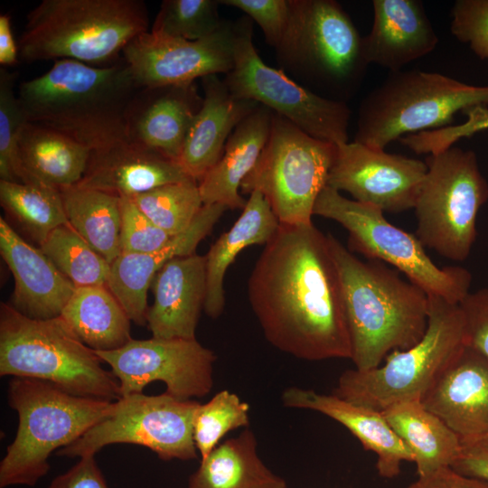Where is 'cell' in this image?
Returning <instances> with one entry per match:
<instances>
[{
	"label": "cell",
	"instance_id": "6da1fadb",
	"mask_svg": "<svg viewBox=\"0 0 488 488\" xmlns=\"http://www.w3.org/2000/svg\"><path fill=\"white\" fill-rule=\"evenodd\" d=\"M265 338L305 361L351 359L342 285L327 236L313 223L279 227L248 281Z\"/></svg>",
	"mask_w": 488,
	"mask_h": 488
},
{
	"label": "cell",
	"instance_id": "7a4b0ae2",
	"mask_svg": "<svg viewBox=\"0 0 488 488\" xmlns=\"http://www.w3.org/2000/svg\"><path fill=\"white\" fill-rule=\"evenodd\" d=\"M139 89L123 59L106 67L61 59L21 82L17 95L28 122L96 150L126 138L127 110Z\"/></svg>",
	"mask_w": 488,
	"mask_h": 488
},
{
	"label": "cell",
	"instance_id": "3957f363",
	"mask_svg": "<svg viewBox=\"0 0 488 488\" xmlns=\"http://www.w3.org/2000/svg\"><path fill=\"white\" fill-rule=\"evenodd\" d=\"M337 267L355 369L380 366L395 350L415 345L428 323V294L379 260L362 261L327 234Z\"/></svg>",
	"mask_w": 488,
	"mask_h": 488
},
{
	"label": "cell",
	"instance_id": "277c9868",
	"mask_svg": "<svg viewBox=\"0 0 488 488\" xmlns=\"http://www.w3.org/2000/svg\"><path fill=\"white\" fill-rule=\"evenodd\" d=\"M148 27L142 0H42L26 15L19 59L106 67L118 62L124 48Z\"/></svg>",
	"mask_w": 488,
	"mask_h": 488
},
{
	"label": "cell",
	"instance_id": "5b68a950",
	"mask_svg": "<svg viewBox=\"0 0 488 488\" xmlns=\"http://www.w3.org/2000/svg\"><path fill=\"white\" fill-rule=\"evenodd\" d=\"M60 315L30 318L0 305V375L49 382L79 397L116 401L119 383Z\"/></svg>",
	"mask_w": 488,
	"mask_h": 488
},
{
	"label": "cell",
	"instance_id": "8992f818",
	"mask_svg": "<svg viewBox=\"0 0 488 488\" xmlns=\"http://www.w3.org/2000/svg\"><path fill=\"white\" fill-rule=\"evenodd\" d=\"M8 404L15 437L0 463V488L34 486L50 471L49 457L110 416L115 401L79 397L39 380L14 377Z\"/></svg>",
	"mask_w": 488,
	"mask_h": 488
},
{
	"label": "cell",
	"instance_id": "52a82bcc",
	"mask_svg": "<svg viewBox=\"0 0 488 488\" xmlns=\"http://www.w3.org/2000/svg\"><path fill=\"white\" fill-rule=\"evenodd\" d=\"M428 323L413 346L395 350L383 364L343 371L333 394L382 412L408 400H421L440 374L467 345L459 304L428 295Z\"/></svg>",
	"mask_w": 488,
	"mask_h": 488
},
{
	"label": "cell",
	"instance_id": "ba28073f",
	"mask_svg": "<svg viewBox=\"0 0 488 488\" xmlns=\"http://www.w3.org/2000/svg\"><path fill=\"white\" fill-rule=\"evenodd\" d=\"M488 107V85L419 70L389 72L361 102L354 141L384 150L393 141L451 126L458 112Z\"/></svg>",
	"mask_w": 488,
	"mask_h": 488
},
{
	"label": "cell",
	"instance_id": "9c48e42d",
	"mask_svg": "<svg viewBox=\"0 0 488 488\" xmlns=\"http://www.w3.org/2000/svg\"><path fill=\"white\" fill-rule=\"evenodd\" d=\"M291 14L276 49L278 63L345 101L360 88L370 65L361 37L349 14L333 0H290Z\"/></svg>",
	"mask_w": 488,
	"mask_h": 488
},
{
	"label": "cell",
	"instance_id": "30bf717a",
	"mask_svg": "<svg viewBox=\"0 0 488 488\" xmlns=\"http://www.w3.org/2000/svg\"><path fill=\"white\" fill-rule=\"evenodd\" d=\"M427 171L415 203L416 236L442 257L464 261L476 239L480 208L488 183L472 150L457 146L426 159Z\"/></svg>",
	"mask_w": 488,
	"mask_h": 488
},
{
	"label": "cell",
	"instance_id": "8fae6325",
	"mask_svg": "<svg viewBox=\"0 0 488 488\" xmlns=\"http://www.w3.org/2000/svg\"><path fill=\"white\" fill-rule=\"evenodd\" d=\"M314 214L340 223L349 232L352 251L395 267L428 295L459 304L470 292L472 275L467 269L437 267L416 235L392 225L374 206L347 199L325 186L316 199Z\"/></svg>",
	"mask_w": 488,
	"mask_h": 488
},
{
	"label": "cell",
	"instance_id": "7c38bea8",
	"mask_svg": "<svg viewBox=\"0 0 488 488\" xmlns=\"http://www.w3.org/2000/svg\"><path fill=\"white\" fill-rule=\"evenodd\" d=\"M335 154V144L307 135L273 112L267 141L240 192H261L281 224H310Z\"/></svg>",
	"mask_w": 488,
	"mask_h": 488
},
{
	"label": "cell",
	"instance_id": "4fadbf2b",
	"mask_svg": "<svg viewBox=\"0 0 488 488\" xmlns=\"http://www.w3.org/2000/svg\"><path fill=\"white\" fill-rule=\"evenodd\" d=\"M234 65L223 79L237 98L268 108L307 135L335 145L348 141L351 109L345 101L317 94L266 64L253 43L252 22H236Z\"/></svg>",
	"mask_w": 488,
	"mask_h": 488
},
{
	"label": "cell",
	"instance_id": "5bb4252c",
	"mask_svg": "<svg viewBox=\"0 0 488 488\" xmlns=\"http://www.w3.org/2000/svg\"><path fill=\"white\" fill-rule=\"evenodd\" d=\"M199 402L181 400L164 392L135 393L115 401L113 413L80 438L57 451L67 457L95 455L113 444L149 448L164 461L197 458L193 418Z\"/></svg>",
	"mask_w": 488,
	"mask_h": 488
},
{
	"label": "cell",
	"instance_id": "9a60e30c",
	"mask_svg": "<svg viewBox=\"0 0 488 488\" xmlns=\"http://www.w3.org/2000/svg\"><path fill=\"white\" fill-rule=\"evenodd\" d=\"M119 383L121 397L143 393L162 381L166 391L181 400L202 398L213 385L214 352L195 339H132L113 351L96 352Z\"/></svg>",
	"mask_w": 488,
	"mask_h": 488
},
{
	"label": "cell",
	"instance_id": "2e32d148",
	"mask_svg": "<svg viewBox=\"0 0 488 488\" xmlns=\"http://www.w3.org/2000/svg\"><path fill=\"white\" fill-rule=\"evenodd\" d=\"M236 35V23L227 21L197 41L147 31L124 48L122 59L139 88L188 84L232 70Z\"/></svg>",
	"mask_w": 488,
	"mask_h": 488
},
{
	"label": "cell",
	"instance_id": "e0dca14e",
	"mask_svg": "<svg viewBox=\"0 0 488 488\" xmlns=\"http://www.w3.org/2000/svg\"><path fill=\"white\" fill-rule=\"evenodd\" d=\"M427 171L421 160L346 142L336 145L326 186L383 212L399 213L415 207Z\"/></svg>",
	"mask_w": 488,
	"mask_h": 488
},
{
	"label": "cell",
	"instance_id": "ac0fdd59",
	"mask_svg": "<svg viewBox=\"0 0 488 488\" xmlns=\"http://www.w3.org/2000/svg\"><path fill=\"white\" fill-rule=\"evenodd\" d=\"M203 98L195 82L140 88L126 114V138L178 163Z\"/></svg>",
	"mask_w": 488,
	"mask_h": 488
},
{
	"label": "cell",
	"instance_id": "d6986e66",
	"mask_svg": "<svg viewBox=\"0 0 488 488\" xmlns=\"http://www.w3.org/2000/svg\"><path fill=\"white\" fill-rule=\"evenodd\" d=\"M421 402L462 444L488 434V359L466 345Z\"/></svg>",
	"mask_w": 488,
	"mask_h": 488
},
{
	"label": "cell",
	"instance_id": "ffe728a7",
	"mask_svg": "<svg viewBox=\"0 0 488 488\" xmlns=\"http://www.w3.org/2000/svg\"><path fill=\"white\" fill-rule=\"evenodd\" d=\"M228 210L221 204H203L191 225L173 236L161 249L144 254L121 253L112 263L107 286L132 322L146 324L147 291L156 273L170 260L195 253Z\"/></svg>",
	"mask_w": 488,
	"mask_h": 488
},
{
	"label": "cell",
	"instance_id": "44dd1931",
	"mask_svg": "<svg viewBox=\"0 0 488 488\" xmlns=\"http://www.w3.org/2000/svg\"><path fill=\"white\" fill-rule=\"evenodd\" d=\"M0 253L14 278L9 304L30 318L60 316L76 286L3 216L0 217Z\"/></svg>",
	"mask_w": 488,
	"mask_h": 488
},
{
	"label": "cell",
	"instance_id": "7402d4cb",
	"mask_svg": "<svg viewBox=\"0 0 488 488\" xmlns=\"http://www.w3.org/2000/svg\"><path fill=\"white\" fill-rule=\"evenodd\" d=\"M191 179L177 162L124 138L92 150L77 185L130 198Z\"/></svg>",
	"mask_w": 488,
	"mask_h": 488
},
{
	"label": "cell",
	"instance_id": "603a6c76",
	"mask_svg": "<svg viewBox=\"0 0 488 488\" xmlns=\"http://www.w3.org/2000/svg\"><path fill=\"white\" fill-rule=\"evenodd\" d=\"M154 301L146 324L152 337L195 339L206 298L205 256L196 253L167 262L152 282Z\"/></svg>",
	"mask_w": 488,
	"mask_h": 488
},
{
	"label": "cell",
	"instance_id": "cb8c5ba5",
	"mask_svg": "<svg viewBox=\"0 0 488 488\" xmlns=\"http://www.w3.org/2000/svg\"><path fill=\"white\" fill-rule=\"evenodd\" d=\"M365 58L390 72L430 53L439 39L419 0H373Z\"/></svg>",
	"mask_w": 488,
	"mask_h": 488
},
{
	"label": "cell",
	"instance_id": "d4e9b609",
	"mask_svg": "<svg viewBox=\"0 0 488 488\" xmlns=\"http://www.w3.org/2000/svg\"><path fill=\"white\" fill-rule=\"evenodd\" d=\"M286 407L322 413L345 427L362 445L377 455L376 468L382 478L400 473L403 462H414L408 448L393 431L382 412L358 405L333 394L290 387L282 394Z\"/></svg>",
	"mask_w": 488,
	"mask_h": 488
},
{
	"label": "cell",
	"instance_id": "484cf974",
	"mask_svg": "<svg viewBox=\"0 0 488 488\" xmlns=\"http://www.w3.org/2000/svg\"><path fill=\"white\" fill-rule=\"evenodd\" d=\"M202 104L190 127L178 164L198 183L218 163L236 127L258 106L235 97L218 75L201 79Z\"/></svg>",
	"mask_w": 488,
	"mask_h": 488
},
{
	"label": "cell",
	"instance_id": "4316f807",
	"mask_svg": "<svg viewBox=\"0 0 488 488\" xmlns=\"http://www.w3.org/2000/svg\"><path fill=\"white\" fill-rule=\"evenodd\" d=\"M273 112L259 105L233 130L218 163L198 183L203 204L242 209L243 180L254 168L269 136Z\"/></svg>",
	"mask_w": 488,
	"mask_h": 488
},
{
	"label": "cell",
	"instance_id": "83f0119b",
	"mask_svg": "<svg viewBox=\"0 0 488 488\" xmlns=\"http://www.w3.org/2000/svg\"><path fill=\"white\" fill-rule=\"evenodd\" d=\"M279 221L264 195L254 191L231 228L222 233L205 255L206 298L204 311L211 318L223 312V287L227 269L239 253L252 245L267 244L277 232Z\"/></svg>",
	"mask_w": 488,
	"mask_h": 488
},
{
	"label": "cell",
	"instance_id": "f1b7e54d",
	"mask_svg": "<svg viewBox=\"0 0 488 488\" xmlns=\"http://www.w3.org/2000/svg\"><path fill=\"white\" fill-rule=\"evenodd\" d=\"M382 414L412 454L418 476L451 467L459 455L460 437L421 400L392 405Z\"/></svg>",
	"mask_w": 488,
	"mask_h": 488
},
{
	"label": "cell",
	"instance_id": "f546056e",
	"mask_svg": "<svg viewBox=\"0 0 488 488\" xmlns=\"http://www.w3.org/2000/svg\"><path fill=\"white\" fill-rule=\"evenodd\" d=\"M91 149L49 127L27 122L18 138V152L28 174L58 189L78 184Z\"/></svg>",
	"mask_w": 488,
	"mask_h": 488
},
{
	"label": "cell",
	"instance_id": "4dcf8cb0",
	"mask_svg": "<svg viewBox=\"0 0 488 488\" xmlns=\"http://www.w3.org/2000/svg\"><path fill=\"white\" fill-rule=\"evenodd\" d=\"M188 488H288L286 482L271 472L257 453V440L250 429L219 444L201 460L190 476Z\"/></svg>",
	"mask_w": 488,
	"mask_h": 488
},
{
	"label": "cell",
	"instance_id": "1f68e13d",
	"mask_svg": "<svg viewBox=\"0 0 488 488\" xmlns=\"http://www.w3.org/2000/svg\"><path fill=\"white\" fill-rule=\"evenodd\" d=\"M61 316L95 352L117 350L133 339L131 320L107 286L76 287Z\"/></svg>",
	"mask_w": 488,
	"mask_h": 488
},
{
	"label": "cell",
	"instance_id": "d6a6232c",
	"mask_svg": "<svg viewBox=\"0 0 488 488\" xmlns=\"http://www.w3.org/2000/svg\"><path fill=\"white\" fill-rule=\"evenodd\" d=\"M69 224L110 264L120 255V197L72 185L60 188Z\"/></svg>",
	"mask_w": 488,
	"mask_h": 488
},
{
	"label": "cell",
	"instance_id": "836d02e7",
	"mask_svg": "<svg viewBox=\"0 0 488 488\" xmlns=\"http://www.w3.org/2000/svg\"><path fill=\"white\" fill-rule=\"evenodd\" d=\"M0 203L6 215L39 246L52 230L69 223L60 190L41 181L0 180Z\"/></svg>",
	"mask_w": 488,
	"mask_h": 488
},
{
	"label": "cell",
	"instance_id": "e575fe53",
	"mask_svg": "<svg viewBox=\"0 0 488 488\" xmlns=\"http://www.w3.org/2000/svg\"><path fill=\"white\" fill-rule=\"evenodd\" d=\"M39 249L76 287L108 285L111 264L69 223L52 230Z\"/></svg>",
	"mask_w": 488,
	"mask_h": 488
},
{
	"label": "cell",
	"instance_id": "d590c367",
	"mask_svg": "<svg viewBox=\"0 0 488 488\" xmlns=\"http://www.w3.org/2000/svg\"><path fill=\"white\" fill-rule=\"evenodd\" d=\"M130 199L171 237L185 230L203 206L198 182L193 179L159 186Z\"/></svg>",
	"mask_w": 488,
	"mask_h": 488
},
{
	"label": "cell",
	"instance_id": "8d00e7d4",
	"mask_svg": "<svg viewBox=\"0 0 488 488\" xmlns=\"http://www.w3.org/2000/svg\"><path fill=\"white\" fill-rule=\"evenodd\" d=\"M15 71L0 70V180L30 183L37 179L25 170L18 152V138L28 122L14 85Z\"/></svg>",
	"mask_w": 488,
	"mask_h": 488
},
{
	"label": "cell",
	"instance_id": "74e56055",
	"mask_svg": "<svg viewBox=\"0 0 488 488\" xmlns=\"http://www.w3.org/2000/svg\"><path fill=\"white\" fill-rule=\"evenodd\" d=\"M249 410L247 402L226 389L199 404L193 418V438L201 460L211 453L228 432L249 426Z\"/></svg>",
	"mask_w": 488,
	"mask_h": 488
},
{
	"label": "cell",
	"instance_id": "f35d334b",
	"mask_svg": "<svg viewBox=\"0 0 488 488\" xmlns=\"http://www.w3.org/2000/svg\"><path fill=\"white\" fill-rule=\"evenodd\" d=\"M220 5L217 0H164L150 31L188 41L205 38L223 23Z\"/></svg>",
	"mask_w": 488,
	"mask_h": 488
},
{
	"label": "cell",
	"instance_id": "ab89813d",
	"mask_svg": "<svg viewBox=\"0 0 488 488\" xmlns=\"http://www.w3.org/2000/svg\"><path fill=\"white\" fill-rule=\"evenodd\" d=\"M463 114L466 116V120L462 124L408 135L399 141L416 154L436 155L455 145L461 138L488 129L487 106H476L465 110Z\"/></svg>",
	"mask_w": 488,
	"mask_h": 488
},
{
	"label": "cell",
	"instance_id": "60d3db41",
	"mask_svg": "<svg viewBox=\"0 0 488 488\" xmlns=\"http://www.w3.org/2000/svg\"><path fill=\"white\" fill-rule=\"evenodd\" d=\"M120 211L121 253L153 252L164 247L172 238L145 216L130 198L120 197Z\"/></svg>",
	"mask_w": 488,
	"mask_h": 488
},
{
	"label": "cell",
	"instance_id": "b9f144b4",
	"mask_svg": "<svg viewBox=\"0 0 488 488\" xmlns=\"http://www.w3.org/2000/svg\"><path fill=\"white\" fill-rule=\"evenodd\" d=\"M450 15L451 33L478 58L488 59V0H456Z\"/></svg>",
	"mask_w": 488,
	"mask_h": 488
},
{
	"label": "cell",
	"instance_id": "7bdbcfd3",
	"mask_svg": "<svg viewBox=\"0 0 488 488\" xmlns=\"http://www.w3.org/2000/svg\"><path fill=\"white\" fill-rule=\"evenodd\" d=\"M220 3L244 12L260 27L266 42L275 50L278 47L288 26L290 0H221Z\"/></svg>",
	"mask_w": 488,
	"mask_h": 488
},
{
	"label": "cell",
	"instance_id": "ee69618b",
	"mask_svg": "<svg viewBox=\"0 0 488 488\" xmlns=\"http://www.w3.org/2000/svg\"><path fill=\"white\" fill-rule=\"evenodd\" d=\"M459 306L465 319L466 344L488 359V288L469 292Z\"/></svg>",
	"mask_w": 488,
	"mask_h": 488
},
{
	"label": "cell",
	"instance_id": "f6af8a7d",
	"mask_svg": "<svg viewBox=\"0 0 488 488\" xmlns=\"http://www.w3.org/2000/svg\"><path fill=\"white\" fill-rule=\"evenodd\" d=\"M48 488H109L95 455L80 457L65 473L56 476Z\"/></svg>",
	"mask_w": 488,
	"mask_h": 488
},
{
	"label": "cell",
	"instance_id": "bcb514c9",
	"mask_svg": "<svg viewBox=\"0 0 488 488\" xmlns=\"http://www.w3.org/2000/svg\"><path fill=\"white\" fill-rule=\"evenodd\" d=\"M405 488H488V482L464 475L452 467H445L418 476Z\"/></svg>",
	"mask_w": 488,
	"mask_h": 488
},
{
	"label": "cell",
	"instance_id": "7dc6e473",
	"mask_svg": "<svg viewBox=\"0 0 488 488\" xmlns=\"http://www.w3.org/2000/svg\"><path fill=\"white\" fill-rule=\"evenodd\" d=\"M451 467L464 475L488 482V447L462 446Z\"/></svg>",
	"mask_w": 488,
	"mask_h": 488
},
{
	"label": "cell",
	"instance_id": "c3c4849f",
	"mask_svg": "<svg viewBox=\"0 0 488 488\" xmlns=\"http://www.w3.org/2000/svg\"><path fill=\"white\" fill-rule=\"evenodd\" d=\"M19 61L18 43L12 30L11 16L6 14L0 15V64L12 67Z\"/></svg>",
	"mask_w": 488,
	"mask_h": 488
},
{
	"label": "cell",
	"instance_id": "681fc988",
	"mask_svg": "<svg viewBox=\"0 0 488 488\" xmlns=\"http://www.w3.org/2000/svg\"><path fill=\"white\" fill-rule=\"evenodd\" d=\"M462 446H479L483 447H488V434L482 436L480 437L470 440Z\"/></svg>",
	"mask_w": 488,
	"mask_h": 488
}]
</instances>
